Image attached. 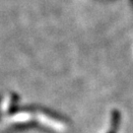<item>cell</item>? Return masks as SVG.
<instances>
[{
    "mask_svg": "<svg viewBox=\"0 0 133 133\" xmlns=\"http://www.w3.org/2000/svg\"><path fill=\"white\" fill-rule=\"evenodd\" d=\"M109 133H116V130H115V129H112V128H111V130H109Z\"/></svg>",
    "mask_w": 133,
    "mask_h": 133,
    "instance_id": "6da1fadb",
    "label": "cell"
}]
</instances>
